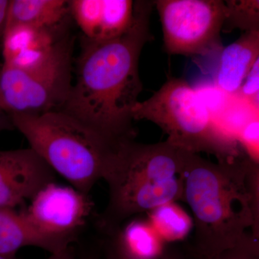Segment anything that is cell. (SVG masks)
<instances>
[{"label":"cell","mask_w":259,"mask_h":259,"mask_svg":"<svg viewBox=\"0 0 259 259\" xmlns=\"http://www.w3.org/2000/svg\"><path fill=\"white\" fill-rule=\"evenodd\" d=\"M153 1H136L131 26L105 41L83 37L76 78L61 107L107 142L134 139L133 111L143 84L139 64L144 46L152 40L150 17Z\"/></svg>","instance_id":"obj_1"},{"label":"cell","mask_w":259,"mask_h":259,"mask_svg":"<svg viewBox=\"0 0 259 259\" xmlns=\"http://www.w3.org/2000/svg\"><path fill=\"white\" fill-rule=\"evenodd\" d=\"M182 201L193 213L192 253L201 259L259 237V166L242 153L217 163L185 151Z\"/></svg>","instance_id":"obj_2"},{"label":"cell","mask_w":259,"mask_h":259,"mask_svg":"<svg viewBox=\"0 0 259 259\" xmlns=\"http://www.w3.org/2000/svg\"><path fill=\"white\" fill-rule=\"evenodd\" d=\"M185 151L167 141L117 144L102 175L109 188L102 228L111 235L134 216L182 201Z\"/></svg>","instance_id":"obj_3"},{"label":"cell","mask_w":259,"mask_h":259,"mask_svg":"<svg viewBox=\"0 0 259 259\" xmlns=\"http://www.w3.org/2000/svg\"><path fill=\"white\" fill-rule=\"evenodd\" d=\"M14 128L55 173L85 194L102 180L112 145L76 117L54 110L10 117Z\"/></svg>","instance_id":"obj_4"},{"label":"cell","mask_w":259,"mask_h":259,"mask_svg":"<svg viewBox=\"0 0 259 259\" xmlns=\"http://www.w3.org/2000/svg\"><path fill=\"white\" fill-rule=\"evenodd\" d=\"M133 117L156 124L168 144L184 151L212 154L218 161L242 154L234 136L218 123L195 89L180 78H168L150 98L138 102Z\"/></svg>","instance_id":"obj_5"},{"label":"cell","mask_w":259,"mask_h":259,"mask_svg":"<svg viewBox=\"0 0 259 259\" xmlns=\"http://www.w3.org/2000/svg\"><path fill=\"white\" fill-rule=\"evenodd\" d=\"M73 42L64 37L44 64L31 69L0 66V109L11 117L60 110L71 90Z\"/></svg>","instance_id":"obj_6"},{"label":"cell","mask_w":259,"mask_h":259,"mask_svg":"<svg viewBox=\"0 0 259 259\" xmlns=\"http://www.w3.org/2000/svg\"><path fill=\"white\" fill-rule=\"evenodd\" d=\"M159 15L165 51L170 55L204 56L223 49L226 19L221 0L153 1Z\"/></svg>","instance_id":"obj_7"},{"label":"cell","mask_w":259,"mask_h":259,"mask_svg":"<svg viewBox=\"0 0 259 259\" xmlns=\"http://www.w3.org/2000/svg\"><path fill=\"white\" fill-rule=\"evenodd\" d=\"M25 216L42 234L71 243L93 209L88 194L74 187L56 185L44 187L31 199Z\"/></svg>","instance_id":"obj_8"},{"label":"cell","mask_w":259,"mask_h":259,"mask_svg":"<svg viewBox=\"0 0 259 259\" xmlns=\"http://www.w3.org/2000/svg\"><path fill=\"white\" fill-rule=\"evenodd\" d=\"M56 173L30 148L0 151V209H15L55 182Z\"/></svg>","instance_id":"obj_9"},{"label":"cell","mask_w":259,"mask_h":259,"mask_svg":"<svg viewBox=\"0 0 259 259\" xmlns=\"http://www.w3.org/2000/svg\"><path fill=\"white\" fill-rule=\"evenodd\" d=\"M70 15L93 41H105L122 35L134 19L135 2L131 0H71Z\"/></svg>","instance_id":"obj_10"},{"label":"cell","mask_w":259,"mask_h":259,"mask_svg":"<svg viewBox=\"0 0 259 259\" xmlns=\"http://www.w3.org/2000/svg\"><path fill=\"white\" fill-rule=\"evenodd\" d=\"M58 30L18 25L5 30L3 40L5 67L31 69L46 62L59 40Z\"/></svg>","instance_id":"obj_11"},{"label":"cell","mask_w":259,"mask_h":259,"mask_svg":"<svg viewBox=\"0 0 259 259\" xmlns=\"http://www.w3.org/2000/svg\"><path fill=\"white\" fill-rule=\"evenodd\" d=\"M220 53L214 81L224 93L237 95L245 78L259 59V30L245 32Z\"/></svg>","instance_id":"obj_12"},{"label":"cell","mask_w":259,"mask_h":259,"mask_svg":"<svg viewBox=\"0 0 259 259\" xmlns=\"http://www.w3.org/2000/svg\"><path fill=\"white\" fill-rule=\"evenodd\" d=\"M69 242L42 234L37 231L23 212L15 209H0V255L15 256L21 248L35 246L52 253L70 248Z\"/></svg>","instance_id":"obj_13"},{"label":"cell","mask_w":259,"mask_h":259,"mask_svg":"<svg viewBox=\"0 0 259 259\" xmlns=\"http://www.w3.org/2000/svg\"><path fill=\"white\" fill-rule=\"evenodd\" d=\"M110 236L109 255L117 259H158L166 250L148 220H128Z\"/></svg>","instance_id":"obj_14"},{"label":"cell","mask_w":259,"mask_h":259,"mask_svg":"<svg viewBox=\"0 0 259 259\" xmlns=\"http://www.w3.org/2000/svg\"><path fill=\"white\" fill-rule=\"evenodd\" d=\"M70 15L69 1L10 0L6 29L18 25L58 30Z\"/></svg>","instance_id":"obj_15"},{"label":"cell","mask_w":259,"mask_h":259,"mask_svg":"<svg viewBox=\"0 0 259 259\" xmlns=\"http://www.w3.org/2000/svg\"><path fill=\"white\" fill-rule=\"evenodd\" d=\"M148 220L165 243L185 239L193 229V220L176 202H168L148 213Z\"/></svg>","instance_id":"obj_16"},{"label":"cell","mask_w":259,"mask_h":259,"mask_svg":"<svg viewBox=\"0 0 259 259\" xmlns=\"http://www.w3.org/2000/svg\"><path fill=\"white\" fill-rule=\"evenodd\" d=\"M226 3V19L223 32L235 29L245 32L259 30V2L258 0H231Z\"/></svg>","instance_id":"obj_17"},{"label":"cell","mask_w":259,"mask_h":259,"mask_svg":"<svg viewBox=\"0 0 259 259\" xmlns=\"http://www.w3.org/2000/svg\"><path fill=\"white\" fill-rule=\"evenodd\" d=\"M201 259H259V237L248 233L236 244Z\"/></svg>","instance_id":"obj_18"},{"label":"cell","mask_w":259,"mask_h":259,"mask_svg":"<svg viewBox=\"0 0 259 259\" xmlns=\"http://www.w3.org/2000/svg\"><path fill=\"white\" fill-rule=\"evenodd\" d=\"M259 120L255 116L238 130L236 136L238 144L243 146L245 154L252 161L258 163L259 161Z\"/></svg>","instance_id":"obj_19"},{"label":"cell","mask_w":259,"mask_h":259,"mask_svg":"<svg viewBox=\"0 0 259 259\" xmlns=\"http://www.w3.org/2000/svg\"><path fill=\"white\" fill-rule=\"evenodd\" d=\"M237 95L246 100L254 107L255 111L258 112L259 59L245 78Z\"/></svg>","instance_id":"obj_20"},{"label":"cell","mask_w":259,"mask_h":259,"mask_svg":"<svg viewBox=\"0 0 259 259\" xmlns=\"http://www.w3.org/2000/svg\"><path fill=\"white\" fill-rule=\"evenodd\" d=\"M9 5V0H0V41L3 40L6 30Z\"/></svg>","instance_id":"obj_21"},{"label":"cell","mask_w":259,"mask_h":259,"mask_svg":"<svg viewBox=\"0 0 259 259\" xmlns=\"http://www.w3.org/2000/svg\"><path fill=\"white\" fill-rule=\"evenodd\" d=\"M14 128L9 116L0 109V132L5 130Z\"/></svg>","instance_id":"obj_22"},{"label":"cell","mask_w":259,"mask_h":259,"mask_svg":"<svg viewBox=\"0 0 259 259\" xmlns=\"http://www.w3.org/2000/svg\"><path fill=\"white\" fill-rule=\"evenodd\" d=\"M48 259H76L71 253L70 248L58 252V253H52L51 256Z\"/></svg>","instance_id":"obj_23"},{"label":"cell","mask_w":259,"mask_h":259,"mask_svg":"<svg viewBox=\"0 0 259 259\" xmlns=\"http://www.w3.org/2000/svg\"><path fill=\"white\" fill-rule=\"evenodd\" d=\"M108 259H117L113 258V257L110 256L108 255ZM158 259H185L184 257L181 256L178 253H176V252L171 251V250H166L165 253L161 257H160Z\"/></svg>","instance_id":"obj_24"},{"label":"cell","mask_w":259,"mask_h":259,"mask_svg":"<svg viewBox=\"0 0 259 259\" xmlns=\"http://www.w3.org/2000/svg\"><path fill=\"white\" fill-rule=\"evenodd\" d=\"M0 259H16L15 256H4V255H0Z\"/></svg>","instance_id":"obj_25"},{"label":"cell","mask_w":259,"mask_h":259,"mask_svg":"<svg viewBox=\"0 0 259 259\" xmlns=\"http://www.w3.org/2000/svg\"><path fill=\"white\" fill-rule=\"evenodd\" d=\"M88 259H94V258H88Z\"/></svg>","instance_id":"obj_26"}]
</instances>
